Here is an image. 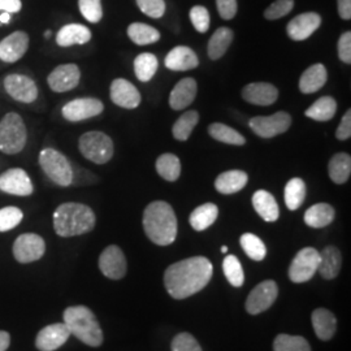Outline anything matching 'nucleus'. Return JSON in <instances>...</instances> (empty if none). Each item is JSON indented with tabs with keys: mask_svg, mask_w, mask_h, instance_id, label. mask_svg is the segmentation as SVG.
Instances as JSON below:
<instances>
[{
	"mask_svg": "<svg viewBox=\"0 0 351 351\" xmlns=\"http://www.w3.org/2000/svg\"><path fill=\"white\" fill-rule=\"evenodd\" d=\"M213 263L204 256H193L171 264L164 274V285L175 300H186L206 288L213 277Z\"/></svg>",
	"mask_w": 351,
	"mask_h": 351,
	"instance_id": "obj_1",
	"label": "nucleus"
},
{
	"mask_svg": "<svg viewBox=\"0 0 351 351\" xmlns=\"http://www.w3.org/2000/svg\"><path fill=\"white\" fill-rule=\"evenodd\" d=\"M143 229L155 245H172L177 237V217L172 206L164 201L150 203L143 213Z\"/></svg>",
	"mask_w": 351,
	"mask_h": 351,
	"instance_id": "obj_2",
	"label": "nucleus"
},
{
	"mask_svg": "<svg viewBox=\"0 0 351 351\" xmlns=\"http://www.w3.org/2000/svg\"><path fill=\"white\" fill-rule=\"evenodd\" d=\"M95 223V213L82 203H63L53 213V229L64 239L86 234L94 229Z\"/></svg>",
	"mask_w": 351,
	"mask_h": 351,
	"instance_id": "obj_3",
	"label": "nucleus"
},
{
	"mask_svg": "<svg viewBox=\"0 0 351 351\" xmlns=\"http://www.w3.org/2000/svg\"><path fill=\"white\" fill-rule=\"evenodd\" d=\"M64 324L71 335L91 348H99L103 343V332L97 316L86 306L68 307L63 315Z\"/></svg>",
	"mask_w": 351,
	"mask_h": 351,
	"instance_id": "obj_4",
	"label": "nucleus"
},
{
	"mask_svg": "<svg viewBox=\"0 0 351 351\" xmlns=\"http://www.w3.org/2000/svg\"><path fill=\"white\" fill-rule=\"evenodd\" d=\"M27 132L24 120L17 113H7L0 121V151L14 155L24 150Z\"/></svg>",
	"mask_w": 351,
	"mask_h": 351,
	"instance_id": "obj_5",
	"label": "nucleus"
},
{
	"mask_svg": "<svg viewBox=\"0 0 351 351\" xmlns=\"http://www.w3.org/2000/svg\"><path fill=\"white\" fill-rule=\"evenodd\" d=\"M39 165L43 172L59 186H71L73 181V168L62 152L45 149L39 154Z\"/></svg>",
	"mask_w": 351,
	"mask_h": 351,
	"instance_id": "obj_6",
	"label": "nucleus"
},
{
	"mask_svg": "<svg viewBox=\"0 0 351 351\" xmlns=\"http://www.w3.org/2000/svg\"><path fill=\"white\" fill-rule=\"evenodd\" d=\"M78 147L81 154L93 163L106 164L112 159L114 146L111 137L103 132H88L81 136Z\"/></svg>",
	"mask_w": 351,
	"mask_h": 351,
	"instance_id": "obj_7",
	"label": "nucleus"
},
{
	"mask_svg": "<svg viewBox=\"0 0 351 351\" xmlns=\"http://www.w3.org/2000/svg\"><path fill=\"white\" fill-rule=\"evenodd\" d=\"M319 251L314 247H304L297 252L291 264L289 267V278L295 282L302 284L310 281L315 274L317 272L319 267Z\"/></svg>",
	"mask_w": 351,
	"mask_h": 351,
	"instance_id": "obj_8",
	"label": "nucleus"
},
{
	"mask_svg": "<svg viewBox=\"0 0 351 351\" xmlns=\"http://www.w3.org/2000/svg\"><path fill=\"white\" fill-rule=\"evenodd\" d=\"M251 130L262 138H274L288 132L291 125V116L287 112H277L271 116H256L249 123Z\"/></svg>",
	"mask_w": 351,
	"mask_h": 351,
	"instance_id": "obj_9",
	"label": "nucleus"
},
{
	"mask_svg": "<svg viewBox=\"0 0 351 351\" xmlns=\"http://www.w3.org/2000/svg\"><path fill=\"white\" fill-rule=\"evenodd\" d=\"M46 251L45 239L36 233H25L14 241L13 255L19 263L37 262Z\"/></svg>",
	"mask_w": 351,
	"mask_h": 351,
	"instance_id": "obj_10",
	"label": "nucleus"
},
{
	"mask_svg": "<svg viewBox=\"0 0 351 351\" xmlns=\"http://www.w3.org/2000/svg\"><path fill=\"white\" fill-rule=\"evenodd\" d=\"M278 295V287L272 280H265L252 289L246 300V311L250 315L262 314L267 311Z\"/></svg>",
	"mask_w": 351,
	"mask_h": 351,
	"instance_id": "obj_11",
	"label": "nucleus"
},
{
	"mask_svg": "<svg viewBox=\"0 0 351 351\" xmlns=\"http://www.w3.org/2000/svg\"><path fill=\"white\" fill-rule=\"evenodd\" d=\"M104 106L97 98H78L75 101H68L62 110L64 119L68 121H82L101 114Z\"/></svg>",
	"mask_w": 351,
	"mask_h": 351,
	"instance_id": "obj_12",
	"label": "nucleus"
},
{
	"mask_svg": "<svg viewBox=\"0 0 351 351\" xmlns=\"http://www.w3.org/2000/svg\"><path fill=\"white\" fill-rule=\"evenodd\" d=\"M99 269L107 278L121 280L128 271L125 255L123 250L116 245H111L104 249L99 256Z\"/></svg>",
	"mask_w": 351,
	"mask_h": 351,
	"instance_id": "obj_13",
	"label": "nucleus"
},
{
	"mask_svg": "<svg viewBox=\"0 0 351 351\" xmlns=\"http://www.w3.org/2000/svg\"><path fill=\"white\" fill-rule=\"evenodd\" d=\"M4 88L14 101L33 103L37 99L36 82L24 75H10L4 78Z\"/></svg>",
	"mask_w": 351,
	"mask_h": 351,
	"instance_id": "obj_14",
	"label": "nucleus"
},
{
	"mask_svg": "<svg viewBox=\"0 0 351 351\" xmlns=\"http://www.w3.org/2000/svg\"><path fill=\"white\" fill-rule=\"evenodd\" d=\"M0 190L7 194L27 197L33 193L34 188L30 177L24 169L12 168L0 176Z\"/></svg>",
	"mask_w": 351,
	"mask_h": 351,
	"instance_id": "obj_15",
	"label": "nucleus"
},
{
	"mask_svg": "<svg viewBox=\"0 0 351 351\" xmlns=\"http://www.w3.org/2000/svg\"><path fill=\"white\" fill-rule=\"evenodd\" d=\"M81 72L75 64H64L56 66L51 72L47 82L52 91L65 93L77 88L80 84Z\"/></svg>",
	"mask_w": 351,
	"mask_h": 351,
	"instance_id": "obj_16",
	"label": "nucleus"
},
{
	"mask_svg": "<svg viewBox=\"0 0 351 351\" xmlns=\"http://www.w3.org/2000/svg\"><path fill=\"white\" fill-rule=\"evenodd\" d=\"M69 336L71 332L64 323L51 324L39 330L36 339V346L39 351L58 350L68 341Z\"/></svg>",
	"mask_w": 351,
	"mask_h": 351,
	"instance_id": "obj_17",
	"label": "nucleus"
},
{
	"mask_svg": "<svg viewBox=\"0 0 351 351\" xmlns=\"http://www.w3.org/2000/svg\"><path fill=\"white\" fill-rule=\"evenodd\" d=\"M111 101L125 110H134L141 104V93L132 82L116 78L111 84Z\"/></svg>",
	"mask_w": 351,
	"mask_h": 351,
	"instance_id": "obj_18",
	"label": "nucleus"
},
{
	"mask_svg": "<svg viewBox=\"0 0 351 351\" xmlns=\"http://www.w3.org/2000/svg\"><path fill=\"white\" fill-rule=\"evenodd\" d=\"M322 25V17L319 13L306 12L295 16L288 26L287 33L293 40H304L311 37Z\"/></svg>",
	"mask_w": 351,
	"mask_h": 351,
	"instance_id": "obj_19",
	"label": "nucleus"
},
{
	"mask_svg": "<svg viewBox=\"0 0 351 351\" xmlns=\"http://www.w3.org/2000/svg\"><path fill=\"white\" fill-rule=\"evenodd\" d=\"M29 47V36L25 32H14L0 42V60L14 63L20 60Z\"/></svg>",
	"mask_w": 351,
	"mask_h": 351,
	"instance_id": "obj_20",
	"label": "nucleus"
},
{
	"mask_svg": "<svg viewBox=\"0 0 351 351\" xmlns=\"http://www.w3.org/2000/svg\"><path fill=\"white\" fill-rule=\"evenodd\" d=\"M164 64L171 71L185 72L195 69L199 65V59L197 53L188 46H176L165 56Z\"/></svg>",
	"mask_w": 351,
	"mask_h": 351,
	"instance_id": "obj_21",
	"label": "nucleus"
},
{
	"mask_svg": "<svg viewBox=\"0 0 351 351\" xmlns=\"http://www.w3.org/2000/svg\"><path fill=\"white\" fill-rule=\"evenodd\" d=\"M242 98L255 106H271L278 98V90L267 82H254L242 88Z\"/></svg>",
	"mask_w": 351,
	"mask_h": 351,
	"instance_id": "obj_22",
	"label": "nucleus"
},
{
	"mask_svg": "<svg viewBox=\"0 0 351 351\" xmlns=\"http://www.w3.org/2000/svg\"><path fill=\"white\" fill-rule=\"evenodd\" d=\"M197 91H198V85L194 78L186 77V78L181 80L180 82H177V85L169 95L171 108L175 111L188 108L189 106L195 99Z\"/></svg>",
	"mask_w": 351,
	"mask_h": 351,
	"instance_id": "obj_23",
	"label": "nucleus"
},
{
	"mask_svg": "<svg viewBox=\"0 0 351 351\" xmlns=\"http://www.w3.org/2000/svg\"><path fill=\"white\" fill-rule=\"evenodd\" d=\"M320 261L317 272L326 280H333L339 276L342 267V255L336 246H326L319 252Z\"/></svg>",
	"mask_w": 351,
	"mask_h": 351,
	"instance_id": "obj_24",
	"label": "nucleus"
},
{
	"mask_svg": "<svg viewBox=\"0 0 351 351\" xmlns=\"http://www.w3.org/2000/svg\"><path fill=\"white\" fill-rule=\"evenodd\" d=\"M252 206L258 215L267 223L276 221L280 216V208L275 197L267 190H258L252 195Z\"/></svg>",
	"mask_w": 351,
	"mask_h": 351,
	"instance_id": "obj_25",
	"label": "nucleus"
},
{
	"mask_svg": "<svg viewBox=\"0 0 351 351\" xmlns=\"http://www.w3.org/2000/svg\"><path fill=\"white\" fill-rule=\"evenodd\" d=\"M247 181H249V176L246 172L232 169L217 176L215 181V188L219 193L226 195L236 194L246 186Z\"/></svg>",
	"mask_w": 351,
	"mask_h": 351,
	"instance_id": "obj_26",
	"label": "nucleus"
},
{
	"mask_svg": "<svg viewBox=\"0 0 351 351\" xmlns=\"http://www.w3.org/2000/svg\"><path fill=\"white\" fill-rule=\"evenodd\" d=\"M315 333L322 341H329L337 329V319L326 308H316L311 315Z\"/></svg>",
	"mask_w": 351,
	"mask_h": 351,
	"instance_id": "obj_27",
	"label": "nucleus"
},
{
	"mask_svg": "<svg viewBox=\"0 0 351 351\" xmlns=\"http://www.w3.org/2000/svg\"><path fill=\"white\" fill-rule=\"evenodd\" d=\"M328 72L323 64H314L301 75L300 90L303 94H314L326 85Z\"/></svg>",
	"mask_w": 351,
	"mask_h": 351,
	"instance_id": "obj_28",
	"label": "nucleus"
},
{
	"mask_svg": "<svg viewBox=\"0 0 351 351\" xmlns=\"http://www.w3.org/2000/svg\"><path fill=\"white\" fill-rule=\"evenodd\" d=\"M91 39L90 29L81 24H69L59 30L56 43L60 47H71L73 45H85Z\"/></svg>",
	"mask_w": 351,
	"mask_h": 351,
	"instance_id": "obj_29",
	"label": "nucleus"
},
{
	"mask_svg": "<svg viewBox=\"0 0 351 351\" xmlns=\"http://www.w3.org/2000/svg\"><path fill=\"white\" fill-rule=\"evenodd\" d=\"M336 217L335 208L328 203H317L311 206L304 213V223L311 228H326L333 223Z\"/></svg>",
	"mask_w": 351,
	"mask_h": 351,
	"instance_id": "obj_30",
	"label": "nucleus"
},
{
	"mask_svg": "<svg viewBox=\"0 0 351 351\" xmlns=\"http://www.w3.org/2000/svg\"><path fill=\"white\" fill-rule=\"evenodd\" d=\"M219 216V207L213 203H204L190 213L189 223L193 229L202 232L208 229Z\"/></svg>",
	"mask_w": 351,
	"mask_h": 351,
	"instance_id": "obj_31",
	"label": "nucleus"
},
{
	"mask_svg": "<svg viewBox=\"0 0 351 351\" xmlns=\"http://www.w3.org/2000/svg\"><path fill=\"white\" fill-rule=\"evenodd\" d=\"M329 177L335 184H345L351 175V156L345 152H339L332 156L328 164Z\"/></svg>",
	"mask_w": 351,
	"mask_h": 351,
	"instance_id": "obj_32",
	"label": "nucleus"
},
{
	"mask_svg": "<svg viewBox=\"0 0 351 351\" xmlns=\"http://www.w3.org/2000/svg\"><path fill=\"white\" fill-rule=\"evenodd\" d=\"M233 42V32L229 27H219L208 42L207 53L211 60H219L226 55L229 46Z\"/></svg>",
	"mask_w": 351,
	"mask_h": 351,
	"instance_id": "obj_33",
	"label": "nucleus"
},
{
	"mask_svg": "<svg viewBox=\"0 0 351 351\" xmlns=\"http://www.w3.org/2000/svg\"><path fill=\"white\" fill-rule=\"evenodd\" d=\"M337 112V101L332 97H322L315 101L304 114L315 121H329Z\"/></svg>",
	"mask_w": 351,
	"mask_h": 351,
	"instance_id": "obj_34",
	"label": "nucleus"
},
{
	"mask_svg": "<svg viewBox=\"0 0 351 351\" xmlns=\"http://www.w3.org/2000/svg\"><path fill=\"white\" fill-rule=\"evenodd\" d=\"M128 37L138 46H147L156 43L160 39V33L159 30L147 24L133 23L128 27Z\"/></svg>",
	"mask_w": 351,
	"mask_h": 351,
	"instance_id": "obj_35",
	"label": "nucleus"
},
{
	"mask_svg": "<svg viewBox=\"0 0 351 351\" xmlns=\"http://www.w3.org/2000/svg\"><path fill=\"white\" fill-rule=\"evenodd\" d=\"M156 172L165 181L175 182L181 176V162L173 154H163L156 159Z\"/></svg>",
	"mask_w": 351,
	"mask_h": 351,
	"instance_id": "obj_36",
	"label": "nucleus"
},
{
	"mask_svg": "<svg viewBox=\"0 0 351 351\" xmlns=\"http://www.w3.org/2000/svg\"><path fill=\"white\" fill-rule=\"evenodd\" d=\"M285 204L290 211H295L306 199V184L302 178H291L285 186Z\"/></svg>",
	"mask_w": 351,
	"mask_h": 351,
	"instance_id": "obj_37",
	"label": "nucleus"
},
{
	"mask_svg": "<svg viewBox=\"0 0 351 351\" xmlns=\"http://www.w3.org/2000/svg\"><path fill=\"white\" fill-rule=\"evenodd\" d=\"M159 68L156 56L150 52L139 53L134 60V73L141 82H149Z\"/></svg>",
	"mask_w": 351,
	"mask_h": 351,
	"instance_id": "obj_38",
	"label": "nucleus"
},
{
	"mask_svg": "<svg viewBox=\"0 0 351 351\" xmlns=\"http://www.w3.org/2000/svg\"><path fill=\"white\" fill-rule=\"evenodd\" d=\"M208 134L213 139L226 143V145L243 146L246 143L245 137L242 134H239L236 129L226 125V124H221V123H215L208 126Z\"/></svg>",
	"mask_w": 351,
	"mask_h": 351,
	"instance_id": "obj_39",
	"label": "nucleus"
},
{
	"mask_svg": "<svg viewBox=\"0 0 351 351\" xmlns=\"http://www.w3.org/2000/svg\"><path fill=\"white\" fill-rule=\"evenodd\" d=\"M198 121H199V113L197 111H188L184 113L182 116H180V119H177L175 125L172 128L173 137L181 142L188 141L194 128L198 124Z\"/></svg>",
	"mask_w": 351,
	"mask_h": 351,
	"instance_id": "obj_40",
	"label": "nucleus"
},
{
	"mask_svg": "<svg viewBox=\"0 0 351 351\" xmlns=\"http://www.w3.org/2000/svg\"><path fill=\"white\" fill-rule=\"evenodd\" d=\"M239 243L241 247L246 252V255L255 262L263 261L267 255V249L263 241L252 233L242 234L239 239Z\"/></svg>",
	"mask_w": 351,
	"mask_h": 351,
	"instance_id": "obj_41",
	"label": "nucleus"
},
{
	"mask_svg": "<svg viewBox=\"0 0 351 351\" xmlns=\"http://www.w3.org/2000/svg\"><path fill=\"white\" fill-rule=\"evenodd\" d=\"M223 271L226 275L228 282L234 287V288H241L245 284V274L242 264L239 261L237 256L234 255H228L223 262Z\"/></svg>",
	"mask_w": 351,
	"mask_h": 351,
	"instance_id": "obj_42",
	"label": "nucleus"
},
{
	"mask_svg": "<svg viewBox=\"0 0 351 351\" xmlns=\"http://www.w3.org/2000/svg\"><path fill=\"white\" fill-rule=\"evenodd\" d=\"M274 351H311V346L301 336L278 335L274 341Z\"/></svg>",
	"mask_w": 351,
	"mask_h": 351,
	"instance_id": "obj_43",
	"label": "nucleus"
},
{
	"mask_svg": "<svg viewBox=\"0 0 351 351\" xmlns=\"http://www.w3.org/2000/svg\"><path fill=\"white\" fill-rule=\"evenodd\" d=\"M24 219V213L17 207H4L0 210V232H8L19 226Z\"/></svg>",
	"mask_w": 351,
	"mask_h": 351,
	"instance_id": "obj_44",
	"label": "nucleus"
},
{
	"mask_svg": "<svg viewBox=\"0 0 351 351\" xmlns=\"http://www.w3.org/2000/svg\"><path fill=\"white\" fill-rule=\"evenodd\" d=\"M80 11L88 23L97 24L103 17V8L101 0H80L78 1Z\"/></svg>",
	"mask_w": 351,
	"mask_h": 351,
	"instance_id": "obj_45",
	"label": "nucleus"
},
{
	"mask_svg": "<svg viewBox=\"0 0 351 351\" xmlns=\"http://www.w3.org/2000/svg\"><path fill=\"white\" fill-rule=\"evenodd\" d=\"M189 17L193 26L195 27L197 32L199 33H206L210 29V12L206 7L203 5H194L190 12H189Z\"/></svg>",
	"mask_w": 351,
	"mask_h": 351,
	"instance_id": "obj_46",
	"label": "nucleus"
},
{
	"mask_svg": "<svg viewBox=\"0 0 351 351\" xmlns=\"http://www.w3.org/2000/svg\"><path fill=\"white\" fill-rule=\"evenodd\" d=\"M293 8L294 0H276L264 11V17L267 20H278L291 12Z\"/></svg>",
	"mask_w": 351,
	"mask_h": 351,
	"instance_id": "obj_47",
	"label": "nucleus"
},
{
	"mask_svg": "<svg viewBox=\"0 0 351 351\" xmlns=\"http://www.w3.org/2000/svg\"><path fill=\"white\" fill-rule=\"evenodd\" d=\"M171 349L172 351H202L201 345L198 343V341L194 336H191L186 332H182L176 336L172 341Z\"/></svg>",
	"mask_w": 351,
	"mask_h": 351,
	"instance_id": "obj_48",
	"label": "nucleus"
},
{
	"mask_svg": "<svg viewBox=\"0 0 351 351\" xmlns=\"http://www.w3.org/2000/svg\"><path fill=\"white\" fill-rule=\"evenodd\" d=\"M139 10L151 19H160L165 13L164 0H136Z\"/></svg>",
	"mask_w": 351,
	"mask_h": 351,
	"instance_id": "obj_49",
	"label": "nucleus"
},
{
	"mask_svg": "<svg viewBox=\"0 0 351 351\" xmlns=\"http://www.w3.org/2000/svg\"><path fill=\"white\" fill-rule=\"evenodd\" d=\"M217 12L224 20H232L237 14L239 4L237 0H216Z\"/></svg>",
	"mask_w": 351,
	"mask_h": 351,
	"instance_id": "obj_50",
	"label": "nucleus"
},
{
	"mask_svg": "<svg viewBox=\"0 0 351 351\" xmlns=\"http://www.w3.org/2000/svg\"><path fill=\"white\" fill-rule=\"evenodd\" d=\"M339 58L342 63L351 64V33H343L339 39Z\"/></svg>",
	"mask_w": 351,
	"mask_h": 351,
	"instance_id": "obj_51",
	"label": "nucleus"
},
{
	"mask_svg": "<svg viewBox=\"0 0 351 351\" xmlns=\"http://www.w3.org/2000/svg\"><path fill=\"white\" fill-rule=\"evenodd\" d=\"M351 137V111L343 114L341 123H339L337 132H336V138L339 141H346Z\"/></svg>",
	"mask_w": 351,
	"mask_h": 351,
	"instance_id": "obj_52",
	"label": "nucleus"
},
{
	"mask_svg": "<svg viewBox=\"0 0 351 351\" xmlns=\"http://www.w3.org/2000/svg\"><path fill=\"white\" fill-rule=\"evenodd\" d=\"M21 0H0V11L17 13L21 11Z\"/></svg>",
	"mask_w": 351,
	"mask_h": 351,
	"instance_id": "obj_53",
	"label": "nucleus"
},
{
	"mask_svg": "<svg viewBox=\"0 0 351 351\" xmlns=\"http://www.w3.org/2000/svg\"><path fill=\"white\" fill-rule=\"evenodd\" d=\"M339 17L342 20L351 19V0H337Z\"/></svg>",
	"mask_w": 351,
	"mask_h": 351,
	"instance_id": "obj_54",
	"label": "nucleus"
},
{
	"mask_svg": "<svg viewBox=\"0 0 351 351\" xmlns=\"http://www.w3.org/2000/svg\"><path fill=\"white\" fill-rule=\"evenodd\" d=\"M11 343V336L10 333L0 330V351H5L10 348Z\"/></svg>",
	"mask_w": 351,
	"mask_h": 351,
	"instance_id": "obj_55",
	"label": "nucleus"
},
{
	"mask_svg": "<svg viewBox=\"0 0 351 351\" xmlns=\"http://www.w3.org/2000/svg\"><path fill=\"white\" fill-rule=\"evenodd\" d=\"M11 21V13L3 12L0 14V23L1 24H8Z\"/></svg>",
	"mask_w": 351,
	"mask_h": 351,
	"instance_id": "obj_56",
	"label": "nucleus"
},
{
	"mask_svg": "<svg viewBox=\"0 0 351 351\" xmlns=\"http://www.w3.org/2000/svg\"><path fill=\"white\" fill-rule=\"evenodd\" d=\"M50 36H51V32H50V30H47V32H46V33H45V37L50 38Z\"/></svg>",
	"mask_w": 351,
	"mask_h": 351,
	"instance_id": "obj_57",
	"label": "nucleus"
},
{
	"mask_svg": "<svg viewBox=\"0 0 351 351\" xmlns=\"http://www.w3.org/2000/svg\"><path fill=\"white\" fill-rule=\"evenodd\" d=\"M221 252L226 254V252H228V247H226V246H223V247H221Z\"/></svg>",
	"mask_w": 351,
	"mask_h": 351,
	"instance_id": "obj_58",
	"label": "nucleus"
}]
</instances>
